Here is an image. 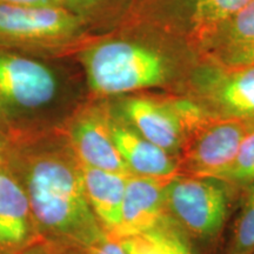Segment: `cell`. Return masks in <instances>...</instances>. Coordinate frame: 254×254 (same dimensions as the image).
<instances>
[{
	"instance_id": "ba28073f",
	"label": "cell",
	"mask_w": 254,
	"mask_h": 254,
	"mask_svg": "<svg viewBox=\"0 0 254 254\" xmlns=\"http://www.w3.org/2000/svg\"><path fill=\"white\" fill-rule=\"evenodd\" d=\"M59 90L57 74L46 64L14 53H0V103L18 110L50 104Z\"/></svg>"
},
{
	"instance_id": "7a4b0ae2",
	"label": "cell",
	"mask_w": 254,
	"mask_h": 254,
	"mask_svg": "<svg viewBox=\"0 0 254 254\" xmlns=\"http://www.w3.org/2000/svg\"><path fill=\"white\" fill-rule=\"evenodd\" d=\"M25 190L46 239L81 249L106 234L88 202L78 160L60 152L38 154L27 166Z\"/></svg>"
},
{
	"instance_id": "3957f363",
	"label": "cell",
	"mask_w": 254,
	"mask_h": 254,
	"mask_svg": "<svg viewBox=\"0 0 254 254\" xmlns=\"http://www.w3.org/2000/svg\"><path fill=\"white\" fill-rule=\"evenodd\" d=\"M236 189L218 178L177 174L166 185L167 214L187 237L213 241L224 230Z\"/></svg>"
},
{
	"instance_id": "cb8c5ba5",
	"label": "cell",
	"mask_w": 254,
	"mask_h": 254,
	"mask_svg": "<svg viewBox=\"0 0 254 254\" xmlns=\"http://www.w3.org/2000/svg\"><path fill=\"white\" fill-rule=\"evenodd\" d=\"M0 254H15V253H11V252H2V251H0Z\"/></svg>"
},
{
	"instance_id": "5bb4252c",
	"label": "cell",
	"mask_w": 254,
	"mask_h": 254,
	"mask_svg": "<svg viewBox=\"0 0 254 254\" xmlns=\"http://www.w3.org/2000/svg\"><path fill=\"white\" fill-rule=\"evenodd\" d=\"M80 168L88 202L104 231L112 236L120 224L123 200L129 176L81 164Z\"/></svg>"
},
{
	"instance_id": "277c9868",
	"label": "cell",
	"mask_w": 254,
	"mask_h": 254,
	"mask_svg": "<svg viewBox=\"0 0 254 254\" xmlns=\"http://www.w3.org/2000/svg\"><path fill=\"white\" fill-rule=\"evenodd\" d=\"M179 93L211 118L254 124V63L225 66L200 57Z\"/></svg>"
},
{
	"instance_id": "9a60e30c",
	"label": "cell",
	"mask_w": 254,
	"mask_h": 254,
	"mask_svg": "<svg viewBox=\"0 0 254 254\" xmlns=\"http://www.w3.org/2000/svg\"><path fill=\"white\" fill-rule=\"evenodd\" d=\"M118 240L127 254H193L185 232L170 215L151 230Z\"/></svg>"
},
{
	"instance_id": "6da1fadb",
	"label": "cell",
	"mask_w": 254,
	"mask_h": 254,
	"mask_svg": "<svg viewBox=\"0 0 254 254\" xmlns=\"http://www.w3.org/2000/svg\"><path fill=\"white\" fill-rule=\"evenodd\" d=\"M199 59L194 41L184 43L163 32L105 38L81 55L88 87L103 98L150 88L170 87L179 93Z\"/></svg>"
},
{
	"instance_id": "7402d4cb",
	"label": "cell",
	"mask_w": 254,
	"mask_h": 254,
	"mask_svg": "<svg viewBox=\"0 0 254 254\" xmlns=\"http://www.w3.org/2000/svg\"><path fill=\"white\" fill-rule=\"evenodd\" d=\"M0 2L17 5H57L56 0H0Z\"/></svg>"
},
{
	"instance_id": "9c48e42d",
	"label": "cell",
	"mask_w": 254,
	"mask_h": 254,
	"mask_svg": "<svg viewBox=\"0 0 254 254\" xmlns=\"http://www.w3.org/2000/svg\"><path fill=\"white\" fill-rule=\"evenodd\" d=\"M112 110L93 104L75 117L69 131L75 158L81 165L131 176V171L114 145L111 131Z\"/></svg>"
},
{
	"instance_id": "e0dca14e",
	"label": "cell",
	"mask_w": 254,
	"mask_h": 254,
	"mask_svg": "<svg viewBox=\"0 0 254 254\" xmlns=\"http://www.w3.org/2000/svg\"><path fill=\"white\" fill-rule=\"evenodd\" d=\"M243 204L238 213L225 254H254V182L244 186Z\"/></svg>"
},
{
	"instance_id": "ffe728a7",
	"label": "cell",
	"mask_w": 254,
	"mask_h": 254,
	"mask_svg": "<svg viewBox=\"0 0 254 254\" xmlns=\"http://www.w3.org/2000/svg\"><path fill=\"white\" fill-rule=\"evenodd\" d=\"M15 254H80V249L74 246L64 245L57 241L44 239L34 240L30 245Z\"/></svg>"
},
{
	"instance_id": "44dd1931",
	"label": "cell",
	"mask_w": 254,
	"mask_h": 254,
	"mask_svg": "<svg viewBox=\"0 0 254 254\" xmlns=\"http://www.w3.org/2000/svg\"><path fill=\"white\" fill-rule=\"evenodd\" d=\"M80 254H127L122 243L116 238L104 234L90 245L81 247Z\"/></svg>"
},
{
	"instance_id": "52a82bcc",
	"label": "cell",
	"mask_w": 254,
	"mask_h": 254,
	"mask_svg": "<svg viewBox=\"0 0 254 254\" xmlns=\"http://www.w3.org/2000/svg\"><path fill=\"white\" fill-rule=\"evenodd\" d=\"M88 26L57 5L0 2V43L27 46H57L84 36Z\"/></svg>"
},
{
	"instance_id": "4fadbf2b",
	"label": "cell",
	"mask_w": 254,
	"mask_h": 254,
	"mask_svg": "<svg viewBox=\"0 0 254 254\" xmlns=\"http://www.w3.org/2000/svg\"><path fill=\"white\" fill-rule=\"evenodd\" d=\"M36 230L26 190L0 170V251L18 253L36 240Z\"/></svg>"
},
{
	"instance_id": "7c38bea8",
	"label": "cell",
	"mask_w": 254,
	"mask_h": 254,
	"mask_svg": "<svg viewBox=\"0 0 254 254\" xmlns=\"http://www.w3.org/2000/svg\"><path fill=\"white\" fill-rule=\"evenodd\" d=\"M111 131L114 145L132 174L152 178H172L179 174L176 155L147 140L113 112Z\"/></svg>"
},
{
	"instance_id": "5b68a950",
	"label": "cell",
	"mask_w": 254,
	"mask_h": 254,
	"mask_svg": "<svg viewBox=\"0 0 254 254\" xmlns=\"http://www.w3.org/2000/svg\"><path fill=\"white\" fill-rule=\"evenodd\" d=\"M117 116L147 140L178 155L190 126L204 116L198 105L180 93L168 95H123Z\"/></svg>"
},
{
	"instance_id": "8992f818",
	"label": "cell",
	"mask_w": 254,
	"mask_h": 254,
	"mask_svg": "<svg viewBox=\"0 0 254 254\" xmlns=\"http://www.w3.org/2000/svg\"><path fill=\"white\" fill-rule=\"evenodd\" d=\"M253 123L204 116L190 127L178 155L179 174L221 178L232 166Z\"/></svg>"
},
{
	"instance_id": "ac0fdd59",
	"label": "cell",
	"mask_w": 254,
	"mask_h": 254,
	"mask_svg": "<svg viewBox=\"0 0 254 254\" xmlns=\"http://www.w3.org/2000/svg\"><path fill=\"white\" fill-rule=\"evenodd\" d=\"M219 179L243 189L254 182V127L245 136L232 166Z\"/></svg>"
},
{
	"instance_id": "d6986e66",
	"label": "cell",
	"mask_w": 254,
	"mask_h": 254,
	"mask_svg": "<svg viewBox=\"0 0 254 254\" xmlns=\"http://www.w3.org/2000/svg\"><path fill=\"white\" fill-rule=\"evenodd\" d=\"M56 2L90 26L112 14L117 9L119 0H56Z\"/></svg>"
},
{
	"instance_id": "2e32d148",
	"label": "cell",
	"mask_w": 254,
	"mask_h": 254,
	"mask_svg": "<svg viewBox=\"0 0 254 254\" xmlns=\"http://www.w3.org/2000/svg\"><path fill=\"white\" fill-rule=\"evenodd\" d=\"M252 1L253 0H195L192 33L194 44Z\"/></svg>"
},
{
	"instance_id": "603a6c76",
	"label": "cell",
	"mask_w": 254,
	"mask_h": 254,
	"mask_svg": "<svg viewBox=\"0 0 254 254\" xmlns=\"http://www.w3.org/2000/svg\"><path fill=\"white\" fill-rule=\"evenodd\" d=\"M2 164H4V150H2L1 145H0V170H1Z\"/></svg>"
},
{
	"instance_id": "8fae6325",
	"label": "cell",
	"mask_w": 254,
	"mask_h": 254,
	"mask_svg": "<svg viewBox=\"0 0 254 254\" xmlns=\"http://www.w3.org/2000/svg\"><path fill=\"white\" fill-rule=\"evenodd\" d=\"M200 57L225 66L254 63V0L195 43Z\"/></svg>"
},
{
	"instance_id": "30bf717a",
	"label": "cell",
	"mask_w": 254,
	"mask_h": 254,
	"mask_svg": "<svg viewBox=\"0 0 254 254\" xmlns=\"http://www.w3.org/2000/svg\"><path fill=\"white\" fill-rule=\"evenodd\" d=\"M171 178H152L131 174L127 178L122 217L112 238L134 236L151 230L167 217L166 185Z\"/></svg>"
}]
</instances>
